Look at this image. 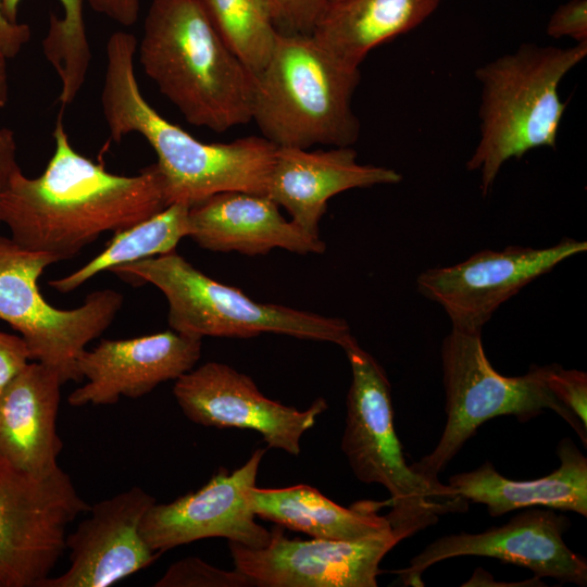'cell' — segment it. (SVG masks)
<instances>
[{
  "mask_svg": "<svg viewBox=\"0 0 587 587\" xmlns=\"http://www.w3.org/2000/svg\"><path fill=\"white\" fill-rule=\"evenodd\" d=\"M155 587H246L249 578L238 570L226 571L210 565L200 558L187 557L173 563Z\"/></svg>",
  "mask_w": 587,
  "mask_h": 587,
  "instance_id": "obj_27",
  "label": "cell"
},
{
  "mask_svg": "<svg viewBox=\"0 0 587 587\" xmlns=\"http://www.w3.org/2000/svg\"><path fill=\"white\" fill-rule=\"evenodd\" d=\"M359 67L337 59L312 34L278 32L255 76L251 121L277 147H351L360 123L352 97Z\"/></svg>",
  "mask_w": 587,
  "mask_h": 587,
  "instance_id": "obj_4",
  "label": "cell"
},
{
  "mask_svg": "<svg viewBox=\"0 0 587 587\" xmlns=\"http://www.w3.org/2000/svg\"><path fill=\"white\" fill-rule=\"evenodd\" d=\"M265 449L259 448L238 469H220L200 489L168 503H154L141 522V536L163 553L196 540L221 537L249 548H262L271 532L255 522L251 489Z\"/></svg>",
  "mask_w": 587,
  "mask_h": 587,
  "instance_id": "obj_15",
  "label": "cell"
},
{
  "mask_svg": "<svg viewBox=\"0 0 587 587\" xmlns=\"http://www.w3.org/2000/svg\"><path fill=\"white\" fill-rule=\"evenodd\" d=\"M188 236L201 248L247 255L266 254L274 248L290 252L323 253L325 243L287 221L267 195L223 191L189 207Z\"/></svg>",
  "mask_w": 587,
  "mask_h": 587,
  "instance_id": "obj_19",
  "label": "cell"
},
{
  "mask_svg": "<svg viewBox=\"0 0 587 587\" xmlns=\"http://www.w3.org/2000/svg\"><path fill=\"white\" fill-rule=\"evenodd\" d=\"M402 180L397 171L361 164L351 147L328 150L277 147L266 195L310 234L319 225L334 196L350 189L394 185Z\"/></svg>",
  "mask_w": 587,
  "mask_h": 587,
  "instance_id": "obj_18",
  "label": "cell"
},
{
  "mask_svg": "<svg viewBox=\"0 0 587 587\" xmlns=\"http://www.w3.org/2000/svg\"><path fill=\"white\" fill-rule=\"evenodd\" d=\"M440 0H345L327 7L312 32L342 62L359 67L378 45L423 23Z\"/></svg>",
  "mask_w": 587,
  "mask_h": 587,
  "instance_id": "obj_23",
  "label": "cell"
},
{
  "mask_svg": "<svg viewBox=\"0 0 587 587\" xmlns=\"http://www.w3.org/2000/svg\"><path fill=\"white\" fill-rule=\"evenodd\" d=\"M20 168L16 162V139L10 128H0V201L14 172ZM1 224V217H0Z\"/></svg>",
  "mask_w": 587,
  "mask_h": 587,
  "instance_id": "obj_34",
  "label": "cell"
},
{
  "mask_svg": "<svg viewBox=\"0 0 587 587\" xmlns=\"http://www.w3.org/2000/svg\"><path fill=\"white\" fill-rule=\"evenodd\" d=\"M586 250L585 240L569 237L545 248L484 249L457 264L426 268L416 290L444 309L452 327L482 330L501 304Z\"/></svg>",
  "mask_w": 587,
  "mask_h": 587,
  "instance_id": "obj_11",
  "label": "cell"
},
{
  "mask_svg": "<svg viewBox=\"0 0 587 587\" xmlns=\"http://www.w3.org/2000/svg\"><path fill=\"white\" fill-rule=\"evenodd\" d=\"M402 538L392 529L359 540H301L271 532L268 544L229 541L235 569L259 587H375L384 557Z\"/></svg>",
  "mask_w": 587,
  "mask_h": 587,
  "instance_id": "obj_14",
  "label": "cell"
},
{
  "mask_svg": "<svg viewBox=\"0 0 587 587\" xmlns=\"http://www.w3.org/2000/svg\"><path fill=\"white\" fill-rule=\"evenodd\" d=\"M570 525L569 517L553 509L526 510L502 526L440 537L396 573L403 586H424L422 575L432 565L451 558L478 555L526 567L539 578L551 577L585 587L586 559L572 551L563 539Z\"/></svg>",
  "mask_w": 587,
  "mask_h": 587,
  "instance_id": "obj_13",
  "label": "cell"
},
{
  "mask_svg": "<svg viewBox=\"0 0 587 587\" xmlns=\"http://www.w3.org/2000/svg\"><path fill=\"white\" fill-rule=\"evenodd\" d=\"M201 345V338L173 329L129 339H103L77 359V371L86 383L68 395L67 402L72 407L108 405L121 397H142L193 369Z\"/></svg>",
  "mask_w": 587,
  "mask_h": 587,
  "instance_id": "obj_17",
  "label": "cell"
},
{
  "mask_svg": "<svg viewBox=\"0 0 587 587\" xmlns=\"http://www.w3.org/2000/svg\"><path fill=\"white\" fill-rule=\"evenodd\" d=\"M325 1H326L327 5L329 7V5H333V4H337V3H339V2H342V1H345V0H325Z\"/></svg>",
  "mask_w": 587,
  "mask_h": 587,
  "instance_id": "obj_36",
  "label": "cell"
},
{
  "mask_svg": "<svg viewBox=\"0 0 587 587\" xmlns=\"http://www.w3.org/2000/svg\"><path fill=\"white\" fill-rule=\"evenodd\" d=\"M62 112L42 174L30 178L17 168L0 201L1 223L11 238L59 261L77 255L103 233L123 230L168 205L157 163L132 176L105 171L71 146Z\"/></svg>",
  "mask_w": 587,
  "mask_h": 587,
  "instance_id": "obj_1",
  "label": "cell"
},
{
  "mask_svg": "<svg viewBox=\"0 0 587 587\" xmlns=\"http://www.w3.org/2000/svg\"><path fill=\"white\" fill-rule=\"evenodd\" d=\"M60 375L28 362L0 394V460L36 474L59 466L63 442L57 428Z\"/></svg>",
  "mask_w": 587,
  "mask_h": 587,
  "instance_id": "obj_20",
  "label": "cell"
},
{
  "mask_svg": "<svg viewBox=\"0 0 587 587\" xmlns=\"http://www.w3.org/2000/svg\"><path fill=\"white\" fill-rule=\"evenodd\" d=\"M138 52L146 75L188 123L221 133L251 121L255 75L199 0H152Z\"/></svg>",
  "mask_w": 587,
  "mask_h": 587,
  "instance_id": "obj_3",
  "label": "cell"
},
{
  "mask_svg": "<svg viewBox=\"0 0 587 587\" xmlns=\"http://www.w3.org/2000/svg\"><path fill=\"white\" fill-rule=\"evenodd\" d=\"M30 39L27 24L12 23L3 14L0 0V48L8 59L14 58Z\"/></svg>",
  "mask_w": 587,
  "mask_h": 587,
  "instance_id": "obj_32",
  "label": "cell"
},
{
  "mask_svg": "<svg viewBox=\"0 0 587 587\" xmlns=\"http://www.w3.org/2000/svg\"><path fill=\"white\" fill-rule=\"evenodd\" d=\"M546 30L553 38L565 36L577 42L587 41V1L570 0L559 5L550 16Z\"/></svg>",
  "mask_w": 587,
  "mask_h": 587,
  "instance_id": "obj_30",
  "label": "cell"
},
{
  "mask_svg": "<svg viewBox=\"0 0 587 587\" xmlns=\"http://www.w3.org/2000/svg\"><path fill=\"white\" fill-rule=\"evenodd\" d=\"M351 367L341 450L362 483L379 484L390 498L386 514L402 540L435 524L438 516L463 512L467 502L448 485L435 486L407 463L395 429L391 386L384 367L353 338L344 348Z\"/></svg>",
  "mask_w": 587,
  "mask_h": 587,
  "instance_id": "obj_6",
  "label": "cell"
},
{
  "mask_svg": "<svg viewBox=\"0 0 587 587\" xmlns=\"http://www.w3.org/2000/svg\"><path fill=\"white\" fill-rule=\"evenodd\" d=\"M63 17L50 14L49 28L42 40L46 59L51 63L61 80L58 98L61 108L72 103L85 83L91 52L84 21L86 0H59ZM21 0H1L4 16L17 22Z\"/></svg>",
  "mask_w": 587,
  "mask_h": 587,
  "instance_id": "obj_25",
  "label": "cell"
},
{
  "mask_svg": "<svg viewBox=\"0 0 587 587\" xmlns=\"http://www.w3.org/2000/svg\"><path fill=\"white\" fill-rule=\"evenodd\" d=\"M278 32L312 34L327 9L325 0H265Z\"/></svg>",
  "mask_w": 587,
  "mask_h": 587,
  "instance_id": "obj_28",
  "label": "cell"
},
{
  "mask_svg": "<svg viewBox=\"0 0 587 587\" xmlns=\"http://www.w3.org/2000/svg\"><path fill=\"white\" fill-rule=\"evenodd\" d=\"M89 508L60 466L36 474L0 460V587H41Z\"/></svg>",
  "mask_w": 587,
  "mask_h": 587,
  "instance_id": "obj_10",
  "label": "cell"
},
{
  "mask_svg": "<svg viewBox=\"0 0 587 587\" xmlns=\"http://www.w3.org/2000/svg\"><path fill=\"white\" fill-rule=\"evenodd\" d=\"M110 271L125 282L159 288L168 303V325L185 335L251 338L273 333L341 348L354 338L344 319L254 301L203 274L175 251Z\"/></svg>",
  "mask_w": 587,
  "mask_h": 587,
  "instance_id": "obj_8",
  "label": "cell"
},
{
  "mask_svg": "<svg viewBox=\"0 0 587 587\" xmlns=\"http://www.w3.org/2000/svg\"><path fill=\"white\" fill-rule=\"evenodd\" d=\"M250 501L255 516L285 528L326 540H359L391 529L382 504L363 501L350 508L334 502L312 486L253 487Z\"/></svg>",
  "mask_w": 587,
  "mask_h": 587,
  "instance_id": "obj_22",
  "label": "cell"
},
{
  "mask_svg": "<svg viewBox=\"0 0 587 587\" xmlns=\"http://www.w3.org/2000/svg\"><path fill=\"white\" fill-rule=\"evenodd\" d=\"M98 13L123 26L134 25L139 15V0H86Z\"/></svg>",
  "mask_w": 587,
  "mask_h": 587,
  "instance_id": "obj_33",
  "label": "cell"
},
{
  "mask_svg": "<svg viewBox=\"0 0 587 587\" xmlns=\"http://www.w3.org/2000/svg\"><path fill=\"white\" fill-rule=\"evenodd\" d=\"M189 205L171 203L159 213L115 233L108 247L70 275L49 282L59 292L67 294L100 272L146 258L175 251L188 236Z\"/></svg>",
  "mask_w": 587,
  "mask_h": 587,
  "instance_id": "obj_24",
  "label": "cell"
},
{
  "mask_svg": "<svg viewBox=\"0 0 587 587\" xmlns=\"http://www.w3.org/2000/svg\"><path fill=\"white\" fill-rule=\"evenodd\" d=\"M136 38L113 33L105 46L101 108L110 138L142 136L158 157L168 205L189 207L218 192L266 195L277 146L250 136L230 142H203L160 115L142 96L136 74Z\"/></svg>",
  "mask_w": 587,
  "mask_h": 587,
  "instance_id": "obj_2",
  "label": "cell"
},
{
  "mask_svg": "<svg viewBox=\"0 0 587 587\" xmlns=\"http://www.w3.org/2000/svg\"><path fill=\"white\" fill-rule=\"evenodd\" d=\"M155 498L138 486L90 505L65 540L70 565L41 587H109L161 554L146 544L141 522Z\"/></svg>",
  "mask_w": 587,
  "mask_h": 587,
  "instance_id": "obj_16",
  "label": "cell"
},
{
  "mask_svg": "<svg viewBox=\"0 0 587 587\" xmlns=\"http://www.w3.org/2000/svg\"><path fill=\"white\" fill-rule=\"evenodd\" d=\"M7 60L8 58L0 48V111L4 109L9 99Z\"/></svg>",
  "mask_w": 587,
  "mask_h": 587,
  "instance_id": "obj_35",
  "label": "cell"
},
{
  "mask_svg": "<svg viewBox=\"0 0 587 587\" xmlns=\"http://www.w3.org/2000/svg\"><path fill=\"white\" fill-rule=\"evenodd\" d=\"M55 262L59 259L51 253L0 236V320L21 334L30 361L53 369L65 384L82 380L77 359L109 328L123 296L113 289L96 290L78 308H54L42 297L38 279Z\"/></svg>",
  "mask_w": 587,
  "mask_h": 587,
  "instance_id": "obj_9",
  "label": "cell"
},
{
  "mask_svg": "<svg viewBox=\"0 0 587 587\" xmlns=\"http://www.w3.org/2000/svg\"><path fill=\"white\" fill-rule=\"evenodd\" d=\"M586 54L587 41L569 48L523 45L477 70L479 139L466 167L479 173L484 196L507 161L536 148H555L566 108L559 86Z\"/></svg>",
  "mask_w": 587,
  "mask_h": 587,
  "instance_id": "obj_5",
  "label": "cell"
},
{
  "mask_svg": "<svg viewBox=\"0 0 587 587\" xmlns=\"http://www.w3.org/2000/svg\"><path fill=\"white\" fill-rule=\"evenodd\" d=\"M173 395L185 416L204 427L251 429L267 447L291 455L328 404L317 398L305 410L265 397L248 375L227 364L208 362L177 379Z\"/></svg>",
  "mask_w": 587,
  "mask_h": 587,
  "instance_id": "obj_12",
  "label": "cell"
},
{
  "mask_svg": "<svg viewBox=\"0 0 587 587\" xmlns=\"http://www.w3.org/2000/svg\"><path fill=\"white\" fill-rule=\"evenodd\" d=\"M557 455L560 466L537 479H510L486 461L451 476L447 485L455 498L485 504L490 516L534 505L587 516V458L570 438L559 442Z\"/></svg>",
  "mask_w": 587,
  "mask_h": 587,
  "instance_id": "obj_21",
  "label": "cell"
},
{
  "mask_svg": "<svg viewBox=\"0 0 587 587\" xmlns=\"http://www.w3.org/2000/svg\"><path fill=\"white\" fill-rule=\"evenodd\" d=\"M548 385L557 398L565 404L587 427V374L578 370L551 364Z\"/></svg>",
  "mask_w": 587,
  "mask_h": 587,
  "instance_id": "obj_29",
  "label": "cell"
},
{
  "mask_svg": "<svg viewBox=\"0 0 587 587\" xmlns=\"http://www.w3.org/2000/svg\"><path fill=\"white\" fill-rule=\"evenodd\" d=\"M211 23L257 76L266 64L278 29L265 0H199Z\"/></svg>",
  "mask_w": 587,
  "mask_h": 587,
  "instance_id": "obj_26",
  "label": "cell"
},
{
  "mask_svg": "<svg viewBox=\"0 0 587 587\" xmlns=\"http://www.w3.org/2000/svg\"><path fill=\"white\" fill-rule=\"evenodd\" d=\"M29 361V351L22 337L0 332V394Z\"/></svg>",
  "mask_w": 587,
  "mask_h": 587,
  "instance_id": "obj_31",
  "label": "cell"
},
{
  "mask_svg": "<svg viewBox=\"0 0 587 587\" xmlns=\"http://www.w3.org/2000/svg\"><path fill=\"white\" fill-rule=\"evenodd\" d=\"M442 383L447 421L434 450L410 466L435 486L438 475L477 428L494 417L513 415L520 422L548 409L562 417L587 445V427L548 385L551 364H533L519 376L494 369L483 346L482 330L452 327L441 345Z\"/></svg>",
  "mask_w": 587,
  "mask_h": 587,
  "instance_id": "obj_7",
  "label": "cell"
}]
</instances>
